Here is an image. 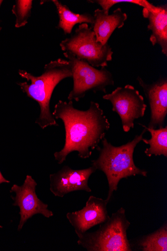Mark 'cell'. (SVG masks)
I'll use <instances>...</instances> for the list:
<instances>
[{
	"label": "cell",
	"mask_w": 167,
	"mask_h": 251,
	"mask_svg": "<svg viewBox=\"0 0 167 251\" xmlns=\"http://www.w3.org/2000/svg\"><path fill=\"white\" fill-rule=\"evenodd\" d=\"M37 186V182L32 176L27 175L22 185L14 184L11 187L10 193L15 194V196H11L14 201L13 206L20 209L18 231H21L26 222L35 215H42L46 218L54 216L53 212L48 209V205L38 197Z\"/></svg>",
	"instance_id": "ba28073f"
},
{
	"label": "cell",
	"mask_w": 167,
	"mask_h": 251,
	"mask_svg": "<svg viewBox=\"0 0 167 251\" xmlns=\"http://www.w3.org/2000/svg\"><path fill=\"white\" fill-rule=\"evenodd\" d=\"M64 52L88 62L94 67H106L112 60L113 52L108 43L103 45L97 41L92 27L80 25L74 34L60 44Z\"/></svg>",
	"instance_id": "5b68a950"
},
{
	"label": "cell",
	"mask_w": 167,
	"mask_h": 251,
	"mask_svg": "<svg viewBox=\"0 0 167 251\" xmlns=\"http://www.w3.org/2000/svg\"><path fill=\"white\" fill-rule=\"evenodd\" d=\"M55 120H61L65 129L63 148L54 153L55 160L62 164L71 152L77 151L79 157L89 158L105 138L110 124L99 103L91 101L85 111L75 108L72 101L59 100L52 113Z\"/></svg>",
	"instance_id": "6da1fadb"
},
{
	"label": "cell",
	"mask_w": 167,
	"mask_h": 251,
	"mask_svg": "<svg viewBox=\"0 0 167 251\" xmlns=\"http://www.w3.org/2000/svg\"><path fill=\"white\" fill-rule=\"evenodd\" d=\"M112 104V111L120 117L123 130L129 132L134 127L136 120L145 115L147 105L139 91L131 85L118 87L112 93L103 97Z\"/></svg>",
	"instance_id": "52a82bcc"
},
{
	"label": "cell",
	"mask_w": 167,
	"mask_h": 251,
	"mask_svg": "<svg viewBox=\"0 0 167 251\" xmlns=\"http://www.w3.org/2000/svg\"><path fill=\"white\" fill-rule=\"evenodd\" d=\"M96 171L93 166L85 169L74 170L65 166L56 173L50 175V190L55 196L59 198L76 191L91 192L89 179Z\"/></svg>",
	"instance_id": "9c48e42d"
},
{
	"label": "cell",
	"mask_w": 167,
	"mask_h": 251,
	"mask_svg": "<svg viewBox=\"0 0 167 251\" xmlns=\"http://www.w3.org/2000/svg\"><path fill=\"white\" fill-rule=\"evenodd\" d=\"M19 74L31 84L24 82L17 84L24 93L39 104L40 116L35 123L42 129L59 126L50 110V100L57 85L63 79L72 77L70 62L61 58L51 61L45 65L44 72L40 76L23 70H19Z\"/></svg>",
	"instance_id": "7a4b0ae2"
},
{
	"label": "cell",
	"mask_w": 167,
	"mask_h": 251,
	"mask_svg": "<svg viewBox=\"0 0 167 251\" xmlns=\"http://www.w3.org/2000/svg\"><path fill=\"white\" fill-rule=\"evenodd\" d=\"M3 227L2 226H0V229H2Z\"/></svg>",
	"instance_id": "44dd1931"
},
{
	"label": "cell",
	"mask_w": 167,
	"mask_h": 251,
	"mask_svg": "<svg viewBox=\"0 0 167 251\" xmlns=\"http://www.w3.org/2000/svg\"><path fill=\"white\" fill-rule=\"evenodd\" d=\"M130 225L125 209L121 208L96 231L78 236L77 243L88 251H132L127 237Z\"/></svg>",
	"instance_id": "277c9868"
},
{
	"label": "cell",
	"mask_w": 167,
	"mask_h": 251,
	"mask_svg": "<svg viewBox=\"0 0 167 251\" xmlns=\"http://www.w3.org/2000/svg\"><path fill=\"white\" fill-rule=\"evenodd\" d=\"M147 131L144 128L132 141L119 147L112 145L104 138L102 141V148L99 146L96 149L99 155L92 161V166L103 172L107 177L109 191L106 199L109 201L114 192L117 191L119 182L122 179L137 175L147 176V171L138 168L133 158L135 149Z\"/></svg>",
	"instance_id": "3957f363"
},
{
	"label": "cell",
	"mask_w": 167,
	"mask_h": 251,
	"mask_svg": "<svg viewBox=\"0 0 167 251\" xmlns=\"http://www.w3.org/2000/svg\"><path fill=\"white\" fill-rule=\"evenodd\" d=\"M143 16L149 21L148 30L152 33L150 41L153 46L158 44L162 53L167 56V6H159V10L154 12L143 8Z\"/></svg>",
	"instance_id": "4fadbf2b"
},
{
	"label": "cell",
	"mask_w": 167,
	"mask_h": 251,
	"mask_svg": "<svg viewBox=\"0 0 167 251\" xmlns=\"http://www.w3.org/2000/svg\"><path fill=\"white\" fill-rule=\"evenodd\" d=\"M132 251H167V223L154 232L129 240Z\"/></svg>",
	"instance_id": "5bb4252c"
},
{
	"label": "cell",
	"mask_w": 167,
	"mask_h": 251,
	"mask_svg": "<svg viewBox=\"0 0 167 251\" xmlns=\"http://www.w3.org/2000/svg\"><path fill=\"white\" fill-rule=\"evenodd\" d=\"M2 30V27H0V31H1Z\"/></svg>",
	"instance_id": "7402d4cb"
},
{
	"label": "cell",
	"mask_w": 167,
	"mask_h": 251,
	"mask_svg": "<svg viewBox=\"0 0 167 251\" xmlns=\"http://www.w3.org/2000/svg\"><path fill=\"white\" fill-rule=\"evenodd\" d=\"M88 2L97 4L101 6L102 10L108 14H109V11L112 7L117 4L123 3L137 5L154 12H156L159 10V6H155L146 0H89Z\"/></svg>",
	"instance_id": "ac0fdd59"
},
{
	"label": "cell",
	"mask_w": 167,
	"mask_h": 251,
	"mask_svg": "<svg viewBox=\"0 0 167 251\" xmlns=\"http://www.w3.org/2000/svg\"><path fill=\"white\" fill-rule=\"evenodd\" d=\"M55 5L59 21L57 28L62 29L65 35L70 34L77 24H89L92 26L95 22L94 15L86 13L77 14L71 11L69 8L58 0L52 1Z\"/></svg>",
	"instance_id": "9a60e30c"
},
{
	"label": "cell",
	"mask_w": 167,
	"mask_h": 251,
	"mask_svg": "<svg viewBox=\"0 0 167 251\" xmlns=\"http://www.w3.org/2000/svg\"><path fill=\"white\" fill-rule=\"evenodd\" d=\"M109 202L107 199L91 196L82 209L67 214L66 217L74 227L77 236L108 220L110 218L107 210Z\"/></svg>",
	"instance_id": "30bf717a"
},
{
	"label": "cell",
	"mask_w": 167,
	"mask_h": 251,
	"mask_svg": "<svg viewBox=\"0 0 167 251\" xmlns=\"http://www.w3.org/2000/svg\"><path fill=\"white\" fill-rule=\"evenodd\" d=\"M63 55L71 65L72 77L74 82L73 89L67 98L69 101L78 102L89 91L95 94H106L107 87L114 85L113 76L106 67L97 70L86 61L78 59L68 52H64Z\"/></svg>",
	"instance_id": "8992f818"
},
{
	"label": "cell",
	"mask_w": 167,
	"mask_h": 251,
	"mask_svg": "<svg viewBox=\"0 0 167 251\" xmlns=\"http://www.w3.org/2000/svg\"><path fill=\"white\" fill-rule=\"evenodd\" d=\"M142 127L146 128L151 135V138L147 140L143 138L142 141L150 146L146 149L145 153L148 156L152 155H163L167 157V126L158 129L149 128L145 125L139 124Z\"/></svg>",
	"instance_id": "2e32d148"
},
{
	"label": "cell",
	"mask_w": 167,
	"mask_h": 251,
	"mask_svg": "<svg viewBox=\"0 0 167 251\" xmlns=\"http://www.w3.org/2000/svg\"><path fill=\"white\" fill-rule=\"evenodd\" d=\"M33 1L31 0H17L12 12L16 16L15 27L20 28L25 26L31 17Z\"/></svg>",
	"instance_id": "e0dca14e"
},
{
	"label": "cell",
	"mask_w": 167,
	"mask_h": 251,
	"mask_svg": "<svg viewBox=\"0 0 167 251\" xmlns=\"http://www.w3.org/2000/svg\"><path fill=\"white\" fill-rule=\"evenodd\" d=\"M3 1L2 0H0V7H1V6L3 3Z\"/></svg>",
	"instance_id": "ffe728a7"
},
{
	"label": "cell",
	"mask_w": 167,
	"mask_h": 251,
	"mask_svg": "<svg viewBox=\"0 0 167 251\" xmlns=\"http://www.w3.org/2000/svg\"><path fill=\"white\" fill-rule=\"evenodd\" d=\"M137 80L150 104L151 118L147 127L153 129L164 127L167 115V78L161 77L152 84L145 83L139 76Z\"/></svg>",
	"instance_id": "8fae6325"
},
{
	"label": "cell",
	"mask_w": 167,
	"mask_h": 251,
	"mask_svg": "<svg viewBox=\"0 0 167 251\" xmlns=\"http://www.w3.org/2000/svg\"><path fill=\"white\" fill-rule=\"evenodd\" d=\"M10 181L6 179L2 175L1 171H0V185L3 183H10Z\"/></svg>",
	"instance_id": "d6986e66"
},
{
	"label": "cell",
	"mask_w": 167,
	"mask_h": 251,
	"mask_svg": "<svg viewBox=\"0 0 167 251\" xmlns=\"http://www.w3.org/2000/svg\"><path fill=\"white\" fill-rule=\"evenodd\" d=\"M95 22L91 26L96 36L97 41L104 45L116 29L122 28L127 20V15L120 8L114 11L111 15L103 10L97 9L94 11Z\"/></svg>",
	"instance_id": "7c38bea8"
}]
</instances>
